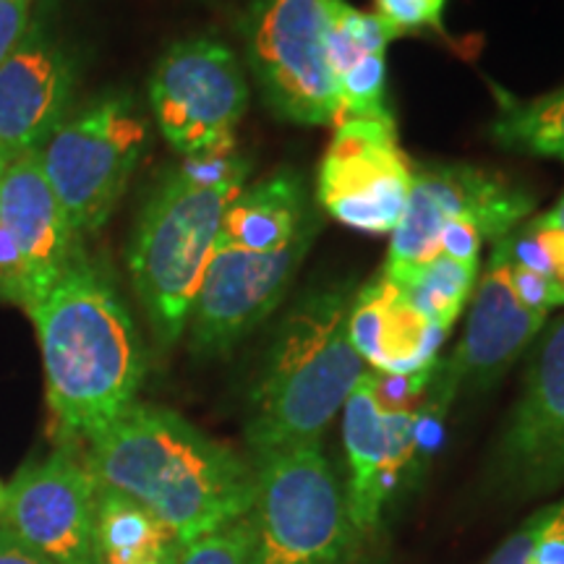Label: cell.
<instances>
[{
    "label": "cell",
    "mask_w": 564,
    "mask_h": 564,
    "mask_svg": "<svg viewBox=\"0 0 564 564\" xmlns=\"http://www.w3.org/2000/svg\"><path fill=\"white\" fill-rule=\"evenodd\" d=\"M84 457L102 489L147 507L183 544L251 512L253 465L171 408L133 403Z\"/></svg>",
    "instance_id": "1"
},
{
    "label": "cell",
    "mask_w": 564,
    "mask_h": 564,
    "mask_svg": "<svg viewBox=\"0 0 564 564\" xmlns=\"http://www.w3.org/2000/svg\"><path fill=\"white\" fill-rule=\"evenodd\" d=\"M26 314L37 333L47 408L63 440H95L137 403L144 382V345L129 308L82 251Z\"/></svg>",
    "instance_id": "2"
},
{
    "label": "cell",
    "mask_w": 564,
    "mask_h": 564,
    "mask_svg": "<svg viewBox=\"0 0 564 564\" xmlns=\"http://www.w3.org/2000/svg\"><path fill=\"white\" fill-rule=\"evenodd\" d=\"M352 295L345 282L316 288L282 319L251 392L246 442L253 457L322 440L366 373L348 337Z\"/></svg>",
    "instance_id": "3"
},
{
    "label": "cell",
    "mask_w": 564,
    "mask_h": 564,
    "mask_svg": "<svg viewBox=\"0 0 564 564\" xmlns=\"http://www.w3.org/2000/svg\"><path fill=\"white\" fill-rule=\"evenodd\" d=\"M243 186H199L171 171L141 212L131 238L129 270L162 348H171L186 333L225 209Z\"/></svg>",
    "instance_id": "4"
},
{
    "label": "cell",
    "mask_w": 564,
    "mask_h": 564,
    "mask_svg": "<svg viewBox=\"0 0 564 564\" xmlns=\"http://www.w3.org/2000/svg\"><path fill=\"white\" fill-rule=\"evenodd\" d=\"M253 564H348L358 533L322 440L253 457Z\"/></svg>",
    "instance_id": "5"
},
{
    "label": "cell",
    "mask_w": 564,
    "mask_h": 564,
    "mask_svg": "<svg viewBox=\"0 0 564 564\" xmlns=\"http://www.w3.org/2000/svg\"><path fill=\"white\" fill-rule=\"evenodd\" d=\"M434 366L411 377L366 371L343 408V442L348 457L350 523L358 539L382 525L387 505L403 484L423 444L426 421L442 419L429 400Z\"/></svg>",
    "instance_id": "6"
},
{
    "label": "cell",
    "mask_w": 564,
    "mask_h": 564,
    "mask_svg": "<svg viewBox=\"0 0 564 564\" xmlns=\"http://www.w3.org/2000/svg\"><path fill=\"white\" fill-rule=\"evenodd\" d=\"M147 121L129 95H105L79 116L61 121L37 147V160L76 236L97 232L126 194Z\"/></svg>",
    "instance_id": "7"
},
{
    "label": "cell",
    "mask_w": 564,
    "mask_h": 564,
    "mask_svg": "<svg viewBox=\"0 0 564 564\" xmlns=\"http://www.w3.org/2000/svg\"><path fill=\"white\" fill-rule=\"evenodd\" d=\"M241 30L251 74L274 116L301 126L340 121L327 63L329 0H249Z\"/></svg>",
    "instance_id": "8"
},
{
    "label": "cell",
    "mask_w": 564,
    "mask_h": 564,
    "mask_svg": "<svg viewBox=\"0 0 564 564\" xmlns=\"http://www.w3.org/2000/svg\"><path fill=\"white\" fill-rule=\"evenodd\" d=\"M150 102L160 133L183 158L236 150V129L249 108V82L225 42L181 40L152 70Z\"/></svg>",
    "instance_id": "9"
},
{
    "label": "cell",
    "mask_w": 564,
    "mask_h": 564,
    "mask_svg": "<svg viewBox=\"0 0 564 564\" xmlns=\"http://www.w3.org/2000/svg\"><path fill=\"white\" fill-rule=\"evenodd\" d=\"M533 196L502 175L474 165H436L413 173L411 199L392 230L384 278L394 285L440 257V232L447 225H474L486 238H505L531 215Z\"/></svg>",
    "instance_id": "10"
},
{
    "label": "cell",
    "mask_w": 564,
    "mask_h": 564,
    "mask_svg": "<svg viewBox=\"0 0 564 564\" xmlns=\"http://www.w3.org/2000/svg\"><path fill=\"white\" fill-rule=\"evenodd\" d=\"M413 167L400 150L394 118L340 121L319 165L316 202L352 230L384 236L403 220Z\"/></svg>",
    "instance_id": "11"
},
{
    "label": "cell",
    "mask_w": 564,
    "mask_h": 564,
    "mask_svg": "<svg viewBox=\"0 0 564 564\" xmlns=\"http://www.w3.org/2000/svg\"><path fill=\"white\" fill-rule=\"evenodd\" d=\"M97 494L79 442L63 440L6 486L0 525L47 562L87 564L95 556Z\"/></svg>",
    "instance_id": "12"
},
{
    "label": "cell",
    "mask_w": 564,
    "mask_h": 564,
    "mask_svg": "<svg viewBox=\"0 0 564 564\" xmlns=\"http://www.w3.org/2000/svg\"><path fill=\"white\" fill-rule=\"evenodd\" d=\"M319 228L322 223L312 225L280 251L257 253L215 246L186 327L196 356H225L272 316L291 291Z\"/></svg>",
    "instance_id": "13"
},
{
    "label": "cell",
    "mask_w": 564,
    "mask_h": 564,
    "mask_svg": "<svg viewBox=\"0 0 564 564\" xmlns=\"http://www.w3.org/2000/svg\"><path fill=\"white\" fill-rule=\"evenodd\" d=\"M494 474L514 497H539L564 484V316L535 345L494 453Z\"/></svg>",
    "instance_id": "14"
},
{
    "label": "cell",
    "mask_w": 564,
    "mask_h": 564,
    "mask_svg": "<svg viewBox=\"0 0 564 564\" xmlns=\"http://www.w3.org/2000/svg\"><path fill=\"white\" fill-rule=\"evenodd\" d=\"M549 314L533 312L512 291L507 262L491 251L489 270L478 285L463 340L453 356L436 361L429 400L447 413L463 392H481L502 379V373L544 333Z\"/></svg>",
    "instance_id": "15"
},
{
    "label": "cell",
    "mask_w": 564,
    "mask_h": 564,
    "mask_svg": "<svg viewBox=\"0 0 564 564\" xmlns=\"http://www.w3.org/2000/svg\"><path fill=\"white\" fill-rule=\"evenodd\" d=\"M76 55L34 21L0 63V147L17 158L37 150L66 116L76 89Z\"/></svg>",
    "instance_id": "16"
},
{
    "label": "cell",
    "mask_w": 564,
    "mask_h": 564,
    "mask_svg": "<svg viewBox=\"0 0 564 564\" xmlns=\"http://www.w3.org/2000/svg\"><path fill=\"white\" fill-rule=\"evenodd\" d=\"M0 223L17 241L32 280V303L79 259V236L42 171L37 150L11 158L0 178ZM30 303V306H32Z\"/></svg>",
    "instance_id": "17"
},
{
    "label": "cell",
    "mask_w": 564,
    "mask_h": 564,
    "mask_svg": "<svg viewBox=\"0 0 564 564\" xmlns=\"http://www.w3.org/2000/svg\"><path fill=\"white\" fill-rule=\"evenodd\" d=\"M348 337L371 371L411 377L436 366L447 333L429 322L384 274L358 288L348 314Z\"/></svg>",
    "instance_id": "18"
},
{
    "label": "cell",
    "mask_w": 564,
    "mask_h": 564,
    "mask_svg": "<svg viewBox=\"0 0 564 564\" xmlns=\"http://www.w3.org/2000/svg\"><path fill=\"white\" fill-rule=\"evenodd\" d=\"M316 223L322 220L308 196L306 181L301 173L285 167L241 188L225 209L217 243L257 253L280 251Z\"/></svg>",
    "instance_id": "19"
},
{
    "label": "cell",
    "mask_w": 564,
    "mask_h": 564,
    "mask_svg": "<svg viewBox=\"0 0 564 564\" xmlns=\"http://www.w3.org/2000/svg\"><path fill=\"white\" fill-rule=\"evenodd\" d=\"M183 541L123 494L102 489L95 510V556L123 564H178Z\"/></svg>",
    "instance_id": "20"
},
{
    "label": "cell",
    "mask_w": 564,
    "mask_h": 564,
    "mask_svg": "<svg viewBox=\"0 0 564 564\" xmlns=\"http://www.w3.org/2000/svg\"><path fill=\"white\" fill-rule=\"evenodd\" d=\"M494 137L510 150L564 162V87L533 100L499 95Z\"/></svg>",
    "instance_id": "21"
},
{
    "label": "cell",
    "mask_w": 564,
    "mask_h": 564,
    "mask_svg": "<svg viewBox=\"0 0 564 564\" xmlns=\"http://www.w3.org/2000/svg\"><path fill=\"white\" fill-rule=\"evenodd\" d=\"M476 278L478 267L460 264L440 253L432 262L423 264L421 270H415L411 278L400 282L398 288L429 322L449 333L457 316L463 314L465 301L474 293Z\"/></svg>",
    "instance_id": "22"
},
{
    "label": "cell",
    "mask_w": 564,
    "mask_h": 564,
    "mask_svg": "<svg viewBox=\"0 0 564 564\" xmlns=\"http://www.w3.org/2000/svg\"><path fill=\"white\" fill-rule=\"evenodd\" d=\"M486 564H564V499L535 510Z\"/></svg>",
    "instance_id": "23"
},
{
    "label": "cell",
    "mask_w": 564,
    "mask_h": 564,
    "mask_svg": "<svg viewBox=\"0 0 564 564\" xmlns=\"http://www.w3.org/2000/svg\"><path fill=\"white\" fill-rule=\"evenodd\" d=\"M494 249L502 251L512 264L525 267L564 293V232L549 228L541 220L518 225L494 243Z\"/></svg>",
    "instance_id": "24"
},
{
    "label": "cell",
    "mask_w": 564,
    "mask_h": 564,
    "mask_svg": "<svg viewBox=\"0 0 564 564\" xmlns=\"http://www.w3.org/2000/svg\"><path fill=\"white\" fill-rule=\"evenodd\" d=\"M178 564H253V528L249 514L183 546Z\"/></svg>",
    "instance_id": "25"
},
{
    "label": "cell",
    "mask_w": 564,
    "mask_h": 564,
    "mask_svg": "<svg viewBox=\"0 0 564 564\" xmlns=\"http://www.w3.org/2000/svg\"><path fill=\"white\" fill-rule=\"evenodd\" d=\"M447 0H373V17L392 40L408 34L442 32V13Z\"/></svg>",
    "instance_id": "26"
},
{
    "label": "cell",
    "mask_w": 564,
    "mask_h": 564,
    "mask_svg": "<svg viewBox=\"0 0 564 564\" xmlns=\"http://www.w3.org/2000/svg\"><path fill=\"white\" fill-rule=\"evenodd\" d=\"M0 301H9L24 312L32 303L30 270L3 223H0Z\"/></svg>",
    "instance_id": "27"
},
{
    "label": "cell",
    "mask_w": 564,
    "mask_h": 564,
    "mask_svg": "<svg viewBox=\"0 0 564 564\" xmlns=\"http://www.w3.org/2000/svg\"><path fill=\"white\" fill-rule=\"evenodd\" d=\"M497 253L507 262V272H510L514 295H518V299L523 301L528 308H533V312H541V314H549L552 308L564 306V293L554 285V282H549L546 278H541V274L525 270V267L512 264L502 251H497Z\"/></svg>",
    "instance_id": "28"
},
{
    "label": "cell",
    "mask_w": 564,
    "mask_h": 564,
    "mask_svg": "<svg viewBox=\"0 0 564 564\" xmlns=\"http://www.w3.org/2000/svg\"><path fill=\"white\" fill-rule=\"evenodd\" d=\"M32 24V0H0V63L9 58Z\"/></svg>",
    "instance_id": "29"
},
{
    "label": "cell",
    "mask_w": 564,
    "mask_h": 564,
    "mask_svg": "<svg viewBox=\"0 0 564 564\" xmlns=\"http://www.w3.org/2000/svg\"><path fill=\"white\" fill-rule=\"evenodd\" d=\"M0 564H53L45 556L32 552L30 546L21 541L11 531L0 525Z\"/></svg>",
    "instance_id": "30"
},
{
    "label": "cell",
    "mask_w": 564,
    "mask_h": 564,
    "mask_svg": "<svg viewBox=\"0 0 564 564\" xmlns=\"http://www.w3.org/2000/svg\"><path fill=\"white\" fill-rule=\"evenodd\" d=\"M539 220L544 223V225H549V228H556V230L564 232V196L560 199V204H556V207L549 212V215L539 217Z\"/></svg>",
    "instance_id": "31"
},
{
    "label": "cell",
    "mask_w": 564,
    "mask_h": 564,
    "mask_svg": "<svg viewBox=\"0 0 564 564\" xmlns=\"http://www.w3.org/2000/svg\"><path fill=\"white\" fill-rule=\"evenodd\" d=\"M9 162H11V154L3 150V147H0V178H3V173H6V167H9Z\"/></svg>",
    "instance_id": "32"
},
{
    "label": "cell",
    "mask_w": 564,
    "mask_h": 564,
    "mask_svg": "<svg viewBox=\"0 0 564 564\" xmlns=\"http://www.w3.org/2000/svg\"><path fill=\"white\" fill-rule=\"evenodd\" d=\"M95 564H123V562H112V560H102V556H91Z\"/></svg>",
    "instance_id": "33"
},
{
    "label": "cell",
    "mask_w": 564,
    "mask_h": 564,
    "mask_svg": "<svg viewBox=\"0 0 564 564\" xmlns=\"http://www.w3.org/2000/svg\"><path fill=\"white\" fill-rule=\"evenodd\" d=\"M3 502H6V486L0 484V512H3Z\"/></svg>",
    "instance_id": "34"
},
{
    "label": "cell",
    "mask_w": 564,
    "mask_h": 564,
    "mask_svg": "<svg viewBox=\"0 0 564 564\" xmlns=\"http://www.w3.org/2000/svg\"><path fill=\"white\" fill-rule=\"evenodd\" d=\"M87 564H95V562H87Z\"/></svg>",
    "instance_id": "35"
},
{
    "label": "cell",
    "mask_w": 564,
    "mask_h": 564,
    "mask_svg": "<svg viewBox=\"0 0 564 564\" xmlns=\"http://www.w3.org/2000/svg\"><path fill=\"white\" fill-rule=\"evenodd\" d=\"M348 564H350V562H348Z\"/></svg>",
    "instance_id": "36"
}]
</instances>
